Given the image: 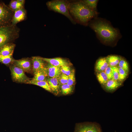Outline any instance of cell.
Returning a JSON list of instances; mask_svg holds the SVG:
<instances>
[{
    "instance_id": "6da1fadb",
    "label": "cell",
    "mask_w": 132,
    "mask_h": 132,
    "mask_svg": "<svg viewBox=\"0 0 132 132\" xmlns=\"http://www.w3.org/2000/svg\"><path fill=\"white\" fill-rule=\"evenodd\" d=\"M88 25L104 44H114L122 37L119 30L113 27L110 22L105 19L98 17L91 20Z\"/></svg>"
},
{
    "instance_id": "7a4b0ae2",
    "label": "cell",
    "mask_w": 132,
    "mask_h": 132,
    "mask_svg": "<svg viewBox=\"0 0 132 132\" xmlns=\"http://www.w3.org/2000/svg\"><path fill=\"white\" fill-rule=\"evenodd\" d=\"M69 10L76 23L85 26H88L92 20L98 17L99 13L90 9L81 0L69 2Z\"/></svg>"
},
{
    "instance_id": "3957f363",
    "label": "cell",
    "mask_w": 132,
    "mask_h": 132,
    "mask_svg": "<svg viewBox=\"0 0 132 132\" xmlns=\"http://www.w3.org/2000/svg\"><path fill=\"white\" fill-rule=\"evenodd\" d=\"M20 32L16 25L12 24L0 27V49L5 44L18 38Z\"/></svg>"
},
{
    "instance_id": "277c9868",
    "label": "cell",
    "mask_w": 132,
    "mask_h": 132,
    "mask_svg": "<svg viewBox=\"0 0 132 132\" xmlns=\"http://www.w3.org/2000/svg\"><path fill=\"white\" fill-rule=\"evenodd\" d=\"M46 4L49 10L64 15L73 24H76L69 12V1L62 0H53L48 1Z\"/></svg>"
},
{
    "instance_id": "5b68a950",
    "label": "cell",
    "mask_w": 132,
    "mask_h": 132,
    "mask_svg": "<svg viewBox=\"0 0 132 132\" xmlns=\"http://www.w3.org/2000/svg\"><path fill=\"white\" fill-rule=\"evenodd\" d=\"M14 13L8 6L0 1V27L11 24Z\"/></svg>"
},
{
    "instance_id": "8992f818",
    "label": "cell",
    "mask_w": 132,
    "mask_h": 132,
    "mask_svg": "<svg viewBox=\"0 0 132 132\" xmlns=\"http://www.w3.org/2000/svg\"><path fill=\"white\" fill-rule=\"evenodd\" d=\"M74 132H102L101 127L98 123L86 122L77 123Z\"/></svg>"
},
{
    "instance_id": "52a82bcc",
    "label": "cell",
    "mask_w": 132,
    "mask_h": 132,
    "mask_svg": "<svg viewBox=\"0 0 132 132\" xmlns=\"http://www.w3.org/2000/svg\"><path fill=\"white\" fill-rule=\"evenodd\" d=\"M10 68L12 78L15 81L26 83L30 80L25 75L24 71L15 65L11 66Z\"/></svg>"
},
{
    "instance_id": "ba28073f",
    "label": "cell",
    "mask_w": 132,
    "mask_h": 132,
    "mask_svg": "<svg viewBox=\"0 0 132 132\" xmlns=\"http://www.w3.org/2000/svg\"><path fill=\"white\" fill-rule=\"evenodd\" d=\"M51 92L56 95H57L60 91L61 85L59 83L58 77H48L47 79Z\"/></svg>"
},
{
    "instance_id": "9c48e42d",
    "label": "cell",
    "mask_w": 132,
    "mask_h": 132,
    "mask_svg": "<svg viewBox=\"0 0 132 132\" xmlns=\"http://www.w3.org/2000/svg\"><path fill=\"white\" fill-rule=\"evenodd\" d=\"M45 69L49 77H58L61 74L60 67L55 66L49 63L46 65Z\"/></svg>"
},
{
    "instance_id": "30bf717a",
    "label": "cell",
    "mask_w": 132,
    "mask_h": 132,
    "mask_svg": "<svg viewBox=\"0 0 132 132\" xmlns=\"http://www.w3.org/2000/svg\"><path fill=\"white\" fill-rule=\"evenodd\" d=\"M26 12L24 8L14 12L12 18L11 24L16 25L19 22L24 20L26 18Z\"/></svg>"
},
{
    "instance_id": "8fae6325",
    "label": "cell",
    "mask_w": 132,
    "mask_h": 132,
    "mask_svg": "<svg viewBox=\"0 0 132 132\" xmlns=\"http://www.w3.org/2000/svg\"><path fill=\"white\" fill-rule=\"evenodd\" d=\"M14 62L15 65L22 69L24 72H29L32 69V63L28 59L14 60Z\"/></svg>"
},
{
    "instance_id": "7c38bea8",
    "label": "cell",
    "mask_w": 132,
    "mask_h": 132,
    "mask_svg": "<svg viewBox=\"0 0 132 132\" xmlns=\"http://www.w3.org/2000/svg\"><path fill=\"white\" fill-rule=\"evenodd\" d=\"M122 85V83L113 79L109 80L102 87L106 91L112 92L116 90Z\"/></svg>"
},
{
    "instance_id": "4fadbf2b",
    "label": "cell",
    "mask_w": 132,
    "mask_h": 132,
    "mask_svg": "<svg viewBox=\"0 0 132 132\" xmlns=\"http://www.w3.org/2000/svg\"><path fill=\"white\" fill-rule=\"evenodd\" d=\"M33 70V72L38 71L44 70L46 65L44 61L40 57H33L32 58Z\"/></svg>"
},
{
    "instance_id": "5bb4252c",
    "label": "cell",
    "mask_w": 132,
    "mask_h": 132,
    "mask_svg": "<svg viewBox=\"0 0 132 132\" xmlns=\"http://www.w3.org/2000/svg\"><path fill=\"white\" fill-rule=\"evenodd\" d=\"M41 58L45 61L55 66L61 67L64 66H69L70 64L66 60L61 58Z\"/></svg>"
},
{
    "instance_id": "9a60e30c",
    "label": "cell",
    "mask_w": 132,
    "mask_h": 132,
    "mask_svg": "<svg viewBox=\"0 0 132 132\" xmlns=\"http://www.w3.org/2000/svg\"><path fill=\"white\" fill-rule=\"evenodd\" d=\"M15 46V44L11 43L5 44L0 49V56L13 55Z\"/></svg>"
},
{
    "instance_id": "2e32d148",
    "label": "cell",
    "mask_w": 132,
    "mask_h": 132,
    "mask_svg": "<svg viewBox=\"0 0 132 132\" xmlns=\"http://www.w3.org/2000/svg\"><path fill=\"white\" fill-rule=\"evenodd\" d=\"M109 66L106 57H102L97 61L95 66L96 72L104 71Z\"/></svg>"
},
{
    "instance_id": "e0dca14e",
    "label": "cell",
    "mask_w": 132,
    "mask_h": 132,
    "mask_svg": "<svg viewBox=\"0 0 132 132\" xmlns=\"http://www.w3.org/2000/svg\"><path fill=\"white\" fill-rule=\"evenodd\" d=\"M25 0H13L10 2L9 7L13 11L24 8Z\"/></svg>"
},
{
    "instance_id": "ac0fdd59",
    "label": "cell",
    "mask_w": 132,
    "mask_h": 132,
    "mask_svg": "<svg viewBox=\"0 0 132 132\" xmlns=\"http://www.w3.org/2000/svg\"><path fill=\"white\" fill-rule=\"evenodd\" d=\"M109 66L111 67L117 66L122 57L120 56L111 55L106 57Z\"/></svg>"
},
{
    "instance_id": "d6986e66",
    "label": "cell",
    "mask_w": 132,
    "mask_h": 132,
    "mask_svg": "<svg viewBox=\"0 0 132 132\" xmlns=\"http://www.w3.org/2000/svg\"><path fill=\"white\" fill-rule=\"evenodd\" d=\"M34 77L31 80L32 81H46V77L47 76L45 68L44 70L34 72Z\"/></svg>"
},
{
    "instance_id": "ffe728a7",
    "label": "cell",
    "mask_w": 132,
    "mask_h": 132,
    "mask_svg": "<svg viewBox=\"0 0 132 132\" xmlns=\"http://www.w3.org/2000/svg\"><path fill=\"white\" fill-rule=\"evenodd\" d=\"M26 83L39 86L47 91L51 92L49 85L47 81H35L30 80Z\"/></svg>"
},
{
    "instance_id": "44dd1931",
    "label": "cell",
    "mask_w": 132,
    "mask_h": 132,
    "mask_svg": "<svg viewBox=\"0 0 132 132\" xmlns=\"http://www.w3.org/2000/svg\"><path fill=\"white\" fill-rule=\"evenodd\" d=\"M96 72L98 80L103 87L109 80L108 77L104 71Z\"/></svg>"
},
{
    "instance_id": "7402d4cb",
    "label": "cell",
    "mask_w": 132,
    "mask_h": 132,
    "mask_svg": "<svg viewBox=\"0 0 132 132\" xmlns=\"http://www.w3.org/2000/svg\"><path fill=\"white\" fill-rule=\"evenodd\" d=\"M73 86H70L67 84L61 85L60 91L61 94L63 95H66L71 93L73 91Z\"/></svg>"
},
{
    "instance_id": "603a6c76",
    "label": "cell",
    "mask_w": 132,
    "mask_h": 132,
    "mask_svg": "<svg viewBox=\"0 0 132 132\" xmlns=\"http://www.w3.org/2000/svg\"><path fill=\"white\" fill-rule=\"evenodd\" d=\"M81 0L90 9L93 11H98L97 8L99 0Z\"/></svg>"
},
{
    "instance_id": "cb8c5ba5",
    "label": "cell",
    "mask_w": 132,
    "mask_h": 132,
    "mask_svg": "<svg viewBox=\"0 0 132 132\" xmlns=\"http://www.w3.org/2000/svg\"><path fill=\"white\" fill-rule=\"evenodd\" d=\"M117 66L129 73V68L128 64L127 61L124 58H122Z\"/></svg>"
},
{
    "instance_id": "d4e9b609",
    "label": "cell",
    "mask_w": 132,
    "mask_h": 132,
    "mask_svg": "<svg viewBox=\"0 0 132 132\" xmlns=\"http://www.w3.org/2000/svg\"><path fill=\"white\" fill-rule=\"evenodd\" d=\"M14 60L12 55L7 56H0V62L5 65H7L12 62H14Z\"/></svg>"
},
{
    "instance_id": "484cf974",
    "label": "cell",
    "mask_w": 132,
    "mask_h": 132,
    "mask_svg": "<svg viewBox=\"0 0 132 132\" xmlns=\"http://www.w3.org/2000/svg\"><path fill=\"white\" fill-rule=\"evenodd\" d=\"M118 69L119 80L122 83L127 78L128 75V73L122 69L118 66Z\"/></svg>"
},
{
    "instance_id": "4316f807",
    "label": "cell",
    "mask_w": 132,
    "mask_h": 132,
    "mask_svg": "<svg viewBox=\"0 0 132 132\" xmlns=\"http://www.w3.org/2000/svg\"><path fill=\"white\" fill-rule=\"evenodd\" d=\"M75 82V71L73 69L72 70L70 74L68 76V80L67 84L70 86L73 87Z\"/></svg>"
},
{
    "instance_id": "83f0119b",
    "label": "cell",
    "mask_w": 132,
    "mask_h": 132,
    "mask_svg": "<svg viewBox=\"0 0 132 132\" xmlns=\"http://www.w3.org/2000/svg\"><path fill=\"white\" fill-rule=\"evenodd\" d=\"M61 74L68 76L70 74L72 70L69 66H64L60 67Z\"/></svg>"
},
{
    "instance_id": "f1b7e54d",
    "label": "cell",
    "mask_w": 132,
    "mask_h": 132,
    "mask_svg": "<svg viewBox=\"0 0 132 132\" xmlns=\"http://www.w3.org/2000/svg\"><path fill=\"white\" fill-rule=\"evenodd\" d=\"M68 76L61 74L58 77L60 85L67 84L68 80Z\"/></svg>"
},
{
    "instance_id": "f546056e",
    "label": "cell",
    "mask_w": 132,
    "mask_h": 132,
    "mask_svg": "<svg viewBox=\"0 0 132 132\" xmlns=\"http://www.w3.org/2000/svg\"><path fill=\"white\" fill-rule=\"evenodd\" d=\"M111 67L113 74V79L115 80L119 81V79L118 69L117 66Z\"/></svg>"
},
{
    "instance_id": "4dcf8cb0",
    "label": "cell",
    "mask_w": 132,
    "mask_h": 132,
    "mask_svg": "<svg viewBox=\"0 0 132 132\" xmlns=\"http://www.w3.org/2000/svg\"><path fill=\"white\" fill-rule=\"evenodd\" d=\"M104 71L107 76L109 80L113 79V74L111 67L109 66Z\"/></svg>"
}]
</instances>
